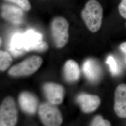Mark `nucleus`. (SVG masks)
I'll use <instances>...</instances> for the list:
<instances>
[{"label":"nucleus","instance_id":"1","mask_svg":"<svg viewBox=\"0 0 126 126\" xmlns=\"http://www.w3.org/2000/svg\"><path fill=\"white\" fill-rule=\"evenodd\" d=\"M81 15L90 31L96 32L99 30L102 22L103 9L99 1L96 0L87 1Z\"/></svg>","mask_w":126,"mask_h":126},{"label":"nucleus","instance_id":"2","mask_svg":"<svg viewBox=\"0 0 126 126\" xmlns=\"http://www.w3.org/2000/svg\"><path fill=\"white\" fill-rule=\"evenodd\" d=\"M51 30L56 46L61 48L66 45L69 38V24L67 20L62 17L54 18L51 24Z\"/></svg>","mask_w":126,"mask_h":126},{"label":"nucleus","instance_id":"3","mask_svg":"<svg viewBox=\"0 0 126 126\" xmlns=\"http://www.w3.org/2000/svg\"><path fill=\"white\" fill-rule=\"evenodd\" d=\"M42 61V59L40 57L32 56L11 68L9 70V74L13 76L31 74L40 67Z\"/></svg>","mask_w":126,"mask_h":126},{"label":"nucleus","instance_id":"4","mask_svg":"<svg viewBox=\"0 0 126 126\" xmlns=\"http://www.w3.org/2000/svg\"><path fill=\"white\" fill-rule=\"evenodd\" d=\"M39 115L46 126H59L62 122V118L59 110L52 104L44 103L39 108Z\"/></svg>","mask_w":126,"mask_h":126},{"label":"nucleus","instance_id":"5","mask_svg":"<svg viewBox=\"0 0 126 126\" xmlns=\"http://www.w3.org/2000/svg\"><path fill=\"white\" fill-rule=\"evenodd\" d=\"M17 121V111L11 98H7L0 107V126H15Z\"/></svg>","mask_w":126,"mask_h":126},{"label":"nucleus","instance_id":"6","mask_svg":"<svg viewBox=\"0 0 126 126\" xmlns=\"http://www.w3.org/2000/svg\"><path fill=\"white\" fill-rule=\"evenodd\" d=\"M23 40L26 51H45L48 48L47 44L43 40L42 35L33 30L23 34Z\"/></svg>","mask_w":126,"mask_h":126},{"label":"nucleus","instance_id":"7","mask_svg":"<svg viewBox=\"0 0 126 126\" xmlns=\"http://www.w3.org/2000/svg\"><path fill=\"white\" fill-rule=\"evenodd\" d=\"M114 107L118 116L126 118V84H121L117 86L115 92Z\"/></svg>","mask_w":126,"mask_h":126},{"label":"nucleus","instance_id":"8","mask_svg":"<svg viewBox=\"0 0 126 126\" xmlns=\"http://www.w3.org/2000/svg\"><path fill=\"white\" fill-rule=\"evenodd\" d=\"M1 16L6 20L15 24H21L23 20V10L12 5H3L1 7Z\"/></svg>","mask_w":126,"mask_h":126},{"label":"nucleus","instance_id":"9","mask_svg":"<svg viewBox=\"0 0 126 126\" xmlns=\"http://www.w3.org/2000/svg\"><path fill=\"white\" fill-rule=\"evenodd\" d=\"M44 90L50 103L59 104L62 102L64 90L62 86L55 83H47L44 86Z\"/></svg>","mask_w":126,"mask_h":126},{"label":"nucleus","instance_id":"10","mask_svg":"<svg viewBox=\"0 0 126 126\" xmlns=\"http://www.w3.org/2000/svg\"><path fill=\"white\" fill-rule=\"evenodd\" d=\"M83 70L88 79L93 82L98 81L102 73L99 63L94 59H89L86 60L83 64Z\"/></svg>","mask_w":126,"mask_h":126},{"label":"nucleus","instance_id":"11","mask_svg":"<svg viewBox=\"0 0 126 126\" xmlns=\"http://www.w3.org/2000/svg\"><path fill=\"white\" fill-rule=\"evenodd\" d=\"M77 101L85 113H91L98 108L100 103L99 98L96 95L82 94L79 96Z\"/></svg>","mask_w":126,"mask_h":126},{"label":"nucleus","instance_id":"12","mask_svg":"<svg viewBox=\"0 0 126 126\" xmlns=\"http://www.w3.org/2000/svg\"><path fill=\"white\" fill-rule=\"evenodd\" d=\"M9 50L15 57L22 55L26 51L23 40V34L20 33L15 34L9 41Z\"/></svg>","mask_w":126,"mask_h":126},{"label":"nucleus","instance_id":"13","mask_svg":"<svg viewBox=\"0 0 126 126\" xmlns=\"http://www.w3.org/2000/svg\"><path fill=\"white\" fill-rule=\"evenodd\" d=\"M20 106L23 110L29 113H33L36 110L37 100L35 96L27 92L22 93L19 98Z\"/></svg>","mask_w":126,"mask_h":126},{"label":"nucleus","instance_id":"14","mask_svg":"<svg viewBox=\"0 0 126 126\" xmlns=\"http://www.w3.org/2000/svg\"><path fill=\"white\" fill-rule=\"evenodd\" d=\"M64 73L67 81H77L80 75V70L78 63L72 60L67 61L64 65Z\"/></svg>","mask_w":126,"mask_h":126},{"label":"nucleus","instance_id":"15","mask_svg":"<svg viewBox=\"0 0 126 126\" xmlns=\"http://www.w3.org/2000/svg\"><path fill=\"white\" fill-rule=\"evenodd\" d=\"M106 63L109 68V70L113 75H117L121 72V67L116 59L112 55H109L106 59Z\"/></svg>","mask_w":126,"mask_h":126},{"label":"nucleus","instance_id":"16","mask_svg":"<svg viewBox=\"0 0 126 126\" xmlns=\"http://www.w3.org/2000/svg\"><path fill=\"white\" fill-rule=\"evenodd\" d=\"M12 63V59L8 52L0 50V69L2 71L6 70Z\"/></svg>","mask_w":126,"mask_h":126},{"label":"nucleus","instance_id":"17","mask_svg":"<svg viewBox=\"0 0 126 126\" xmlns=\"http://www.w3.org/2000/svg\"><path fill=\"white\" fill-rule=\"evenodd\" d=\"M11 2H13L18 5L22 9L28 11L31 9V6L28 0H6Z\"/></svg>","mask_w":126,"mask_h":126},{"label":"nucleus","instance_id":"18","mask_svg":"<svg viewBox=\"0 0 126 126\" xmlns=\"http://www.w3.org/2000/svg\"><path fill=\"white\" fill-rule=\"evenodd\" d=\"M91 126H111V125L108 121L104 120L101 116H98L94 119Z\"/></svg>","mask_w":126,"mask_h":126},{"label":"nucleus","instance_id":"19","mask_svg":"<svg viewBox=\"0 0 126 126\" xmlns=\"http://www.w3.org/2000/svg\"><path fill=\"white\" fill-rule=\"evenodd\" d=\"M118 10L122 17L126 19V0H122L119 5Z\"/></svg>","mask_w":126,"mask_h":126},{"label":"nucleus","instance_id":"20","mask_svg":"<svg viewBox=\"0 0 126 126\" xmlns=\"http://www.w3.org/2000/svg\"><path fill=\"white\" fill-rule=\"evenodd\" d=\"M120 48L122 52L124 54L125 56V60L126 62V42L122 43L120 46Z\"/></svg>","mask_w":126,"mask_h":126},{"label":"nucleus","instance_id":"21","mask_svg":"<svg viewBox=\"0 0 126 126\" xmlns=\"http://www.w3.org/2000/svg\"></svg>","mask_w":126,"mask_h":126}]
</instances>
